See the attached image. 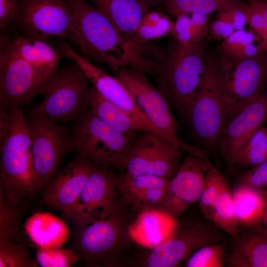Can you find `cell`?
<instances>
[{
	"label": "cell",
	"instance_id": "cell-38",
	"mask_svg": "<svg viewBox=\"0 0 267 267\" xmlns=\"http://www.w3.org/2000/svg\"><path fill=\"white\" fill-rule=\"evenodd\" d=\"M238 185L267 191V160L242 172L239 177Z\"/></svg>",
	"mask_w": 267,
	"mask_h": 267
},
{
	"label": "cell",
	"instance_id": "cell-2",
	"mask_svg": "<svg viewBox=\"0 0 267 267\" xmlns=\"http://www.w3.org/2000/svg\"><path fill=\"white\" fill-rule=\"evenodd\" d=\"M22 107L0 112V192L20 209L44 187L34 168L30 134Z\"/></svg>",
	"mask_w": 267,
	"mask_h": 267
},
{
	"label": "cell",
	"instance_id": "cell-11",
	"mask_svg": "<svg viewBox=\"0 0 267 267\" xmlns=\"http://www.w3.org/2000/svg\"><path fill=\"white\" fill-rule=\"evenodd\" d=\"M13 22L18 32L46 41L53 37L67 39L74 13L68 0H17Z\"/></svg>",
	"mask_w": 267,
	"mask_h": 267
},
{
	"label": "cell",
	"instance_id": "cell-19",
	"mask_svg": "<svg viewBox=\"0 0 267 267\" xmlns=\"http://www.w3.org/2000/svg\"><path fill=\"white\" fill-rule=\"evenodd\" d=\"M96 167L88 159L77 154L47 186L40 203L48 208L60 210L65 217Z\"/></svg>",
	"mask_w": 267,
	"mask_h": 267
},
{
	"label": "cell",
	"instance_id": "cell-39",
	"mask_svg": "<svg viewBox=\"0 0 267 267\" xmlns=\"http://www.w3.org/2000/svg\"><path fill=\"white\" fill-rule=\"evenodd\" d=\"M248 5L239 0L231 6L218 11L217 18L232 25L235 30L244 29L247 24Z\"/></svg>",
	"mask_w": 267,
	"mask_h": 267
},
{
	"label": "cell",
	"instance_id": "cell-41",
	"mask_svg": "<svg viewBox=\"0 0 267 267\" xmlns=\"http://www.w3.org/2000/svg\"><path fill=\"white\" fill-rule=\"evenodd\" d=\"M166 188L155 187L144 190L136 197L132 206L141 210V212L152 210L162 199Z\"/></svg>",
	"mask_w": 267,
	"mask_h": 267
},
{
	"label": "cell",
	"instance_id": "cell-43",
	"mask_svg": "<svg viewBox=\"0 0 267 267\" xmlns=\"http://www.w3.org/2000/svg\"><path fill=\"white\" fill-rule=\"evenodd\" d=\"M235 31L232 25L217 18L210 25L208 32L214 40H224Z\"/></svg>",
	"mask_w": 267,
	"mask_h": 267
},
{
	"label": "cell",
	"instance_id": "cell-17",
	"mask_svg": "<svg viewBox=\"0 0 267 267\" xmlns=\"http://www.w3.org/2000/svg\"><path fill=\"white\" fill-rule=\"evenodd\" d=\"M116 189L115 176L109 169L97 166L65 218L78 222L106 217L118 202Z\"/></svg>",
	"mask_w": 267,
	"mask_h": 267
},
{
	"label": "cell",
	"instance_id": "cell-45",
	"mask_svg": "<svg viewBox=\"0 0 267 267\" xmlns=\"http://www.w3.org/2000/svg\"><path fill=\"white\" fill-rule=\"evenodd\" d=\"M190 23V17L187 14H181L177 17V20L174 23L171 31L173 36L189 29Z\"/></svg>",
	"mask_w": 267,
	"mask_h": 267
},
{
	"label": "cell",
	"instance_id": "cell-35",
	"mask_svg": "<svg viewBox=\"0 0 267 267\" xmlns=\"http://www.w3.org/2000/svg\"><path fill=\"white\" fill-rule=\"evenodd\" d=\"M255 42L263 43L261 38L251 28L248 31L244 29L235 30L229 37L223 40L220 48L222 55L229 59H244L246 58L248 45Z\"/></svg>",
	"mask_w": 267,
	"mask_h": 267
},
{
	"label": "cell",
	"instance_id": "cell-31",
	"mask_svg": "<svg viewBox=\"0 0 267 267\" xmlns=\"http://www.w3.org/2000/svg\"><path fill=\"white\" fill-rule=\"evenodd\" d=\"M173 24L167 17L157 12L146 13L137 29L134 43L142 52L146 42L171 32Z\"/></svg>",
	"mask_w": 267,
	"mask_h": 267
},
{
	"label": "cell",
	"instance_id": "cell-1",
	"mask_svg": "<svg viewBox=\"0 0 267 267\" xmlns=\"http://www.w3.org/2000/svg\"><path fill=\"white\" fill-rule=\"evenodd\" d=\"M68 0L74 22L67 39L76 44L86 57L105 64L116 72L134 67L151 75L155 62L144 56L101 10L85 0Z\"/></svg>",
	"mask_w": 267,
	"mask_h": 267
},
{
	"label": "cell",
	"instance_id": "cell-46",
	"mask_svg": "<svg viewBox=\"0 0 267 267\" xmlns=\"http://www.w3.org/2000/svg\"><path fill=\"white\" fill-rule=\"evenodd\" d=\"M259 230L267 236V205L262 221Z\"/></svg>",
	"mask_w": 267,
	"mask_h": 267
},
{
	"label": "cell",
	"instance_id": "cell-16",
	"mask_svg": "<svg viewBox=\"0 0 267 267\" xmlns=\"http://www.w3.org/2000/svg\"><path fill=\"white\" fill-rule=\"evenodd\" d=\"M174 176L170 179L164 195L152 210L177 221L192 204L199 201L205 171L202 159L188 153Z\"/></svg>",
	"mask_w": 267,
	"mask_h": 267
},
{
	"label": "cell",
	"instance_id": "cell-48",
	"mask_svg": "<svg viewBox=\"0 0 267 267\" xmlns=\"http://www.w3.org/2000/svg\"><path fill=\"white\" fill-rule=\"evenodd\" d=\"M148 6L163 5L168 0H142Z\"/></svg>",
	"mask_w": 267,
	"mask_h": 267
},
{
	"label": "cell",
	"instance_id": "cell-26",
	"mask_svg": "<svg viewBox=\"0 0 267 267\" xmlns=\"http://www.w3.org/2000/svg\"><path fill=\"white\" fill-rule=\"evenodd\" d=\"M91 111L115 131L134 136L142 132L136 121L128 113L106 99L93 86L90 92Z\"/></svg>",
	"mask_w": 267,
	"mask_h": 267
},
{
	"label": "cell",
	"instance_id": "cell-49",
	"mask_svg": "<svg viewBox=\"0 0 267 267\" xmlns=\"http://www.w3.org/2000/svg\"><path fill=\"white\" fill-rule=\"evenodd\" d=\"M249 2V4L255 2H259V1H262L264 0H247Z\"/></svg>",
	"mask_w": 267,
	"mask_h": 267
},
{
	"label": "cell",
	"instance_id": "cell-25",
	"mask_svg": "<svg viewBox=\"0 0 267 267\" xmlns=\"http://www.w3.org/2000/svg\"><path fill=\"white\" fill-rule=\"evenodd\" d=\"M233 267H267V236L257 232L240 238L228 258Z\"/></svg>",
	"mask_w": 267,
	"mask_h": 267
},
{
	"label": "cell",
	"instance_id": "cell-32",
	"mask_svg": "<svg viewBox=\"0 0 267 267\" xmlns=\"http://www.w3.org/2000/svg\"><path fill=\"white\" fill-rule=\"evenodd\" d=\"M21 209L13 206L0 192V241L26 242L21 234Z\"/></svg>",
	"mask_w": 267,
	"mask_h": 267
},
{
	"label": "cell",
	"instance_id": "cell-4",
	"mask_svg": "<svg viewBox=\"0 0 267 267\" xmlns=\"http://www.w3.org/2000/svg\"><path fill=\"white\" fill-rule=\"evenodd\" d=\"M220 57L208 54L196 94L184 116L194 138L208 150L220 148L226 122Z\"/></svg>",
	"mask_w": 267,
	"mask_h": 267
},
{
	"label": "cell",
	"instance_id": "cell-5",
	"mask_svg": "<svg viewBox=\"0 0 267 267\" xmlns=\"http://www.w3.org/2000/svg\"><path fill=\"white\" fill-rule=\"evenodd\" d=\"M127 218L118 201L106 217L73 222L74 250L89 266L118 265L128 239L132 236Z\"/></svg>",
	"mask_w": 267,
	"mask_h": 267
},
{
	"label": "cell",
	"instance_id": "cell-29",
	"mask_svg": "<svg viewBox=\"0 0 267 267\" xmlns=\"http://www.w3.org/2000/svg\"><path fill=\"white\" fill-rule=\"evenodd\" d=\"M240 0H168L162 5L169 14L178 16L195 12L210 14L233 5Z\"/></svg>",
	"mask_w": 267,
	"mask_h": 267
},
{
	"label": "cell",
	"instance_id": "cell-27",
	"mask_svg": "<svg viewBox=\"0 0 267 267\" xmlns=\"http://www.w3.org/2000/svg\"><path fill=\"white\" fill-rule=\"evenodd\" d=\"M170 179L149 174H131L126 172L115 176L117 189L124 203L133 206L138 195L151 187H167Z\"/></svg>",
	"mask_w": 267,
	"mask_h": 267
},
{
	"label": "cell",
	"instance_id": "cell-30",
	"mask_svg": "<svg viewBox=\"0 0 267 267\" xmlns=\"http://www.w3.org/2000/svg\"><path fill=\"white\" fill-rule=\"evenodd\" d=\"M267 160V128L262 126L237 155L234 166L247 170Z\"/></svg>",
	"mask_w": 267,
	"mask_h": 267
},
{
	"label": "cell",
	"instance_id": "cell-20",
	"mask_svg": "<svg viewBox=\"0 0 267 267\" xmlns=\"http://www.w3.org/2000/svg\"><path fill=\"white\" fill-rule=\"evenodd\" d=\"M0 47L4 48L35 68L52 75L64 56L46 41L19 34L10 37L1 34Z\"/></svg>",
	"mask_w": 267,
	"mask_h": 267
},
{
	"label": "cell",
	"instance_id": "cell-37",
	"mask_svg": "<svg viewBox=\"0 0 267 267\" xmlns=\"http://www.w3.org/2000/svg\"><path fill=\"white\" fill-rule=\"evenodd\" d=\"M36 249V260L42 267H69L81 259L74 249L62 247Z\"/></svg>",
	"mask_w": 267,
	"mask_h": 267
},
{
	"label": "cell",
	"instance_id": "cell-21",
	"mask_svg": "<svg viewBox=\"0 0 267 267\" xmlns=\"http://www.w3.org/2000/svg\"><path fill=\"white\" fill-rule=\"evenodd\" d=\"M25 233L36 247H62L70 237L71 232L61 219L48 212H37L23 225Z\"/></svg>",
	"mask_w": 267,
	"mask_h": 267
},
{
	"label": "cell",
	"instance_id": "cell-13",
	"mask_svg": "<svg viewBox=\"0 0 267 267\" xmlns=\"http://www.w3.org/2000/svg\"><path fill=\"white\" fill-rule=\"evenodd\" d=\"M52 75L39 70L0 47V112L23 106L33 97L43 94Z\"/></svg>",
	"mask_w": 267,
	"mask_h": 267
},
{
	"label": "cell",
	"instance_id": "cell-44",
	"mask_svg": "<svg viewBox=\"0 0 267 267\" xmlns=\"http://www.w3.org/2000/svg\"><path fill=\"white\" fill-rule=\"evenodd\" d=\"M208 31V24L201 25L190 23L189 31L191 42L197 43L202 41Z\"/></svg>",
	"mask_w": 267,
	"mask_h": 267
},
{
	"label": "cell",
	"instance_id": "cell-33",
	"mask_svg": "<svg viewBox=\"0 0 267 267\" xmlns=\"http://www.w3.org/2000/svg\"><path fill=\"white\" fill-rule=\"evenodd\" d=\"M26 242L0 241V267H37Z\"/></svg>",
	"mask_w": 267,
	"mask_h": 267
},
{
	"label": "cell",
	"instance_id": "cell-40",
	"mask_svg": "<svg viewBox=\"0 0 267 267\" xmlns=\"http://www.w3.org/2000/svg\"><path fill=\"white\" fill-rule=\"evenodd\" d=\"M246 14L247 24L261 38L267 50V31L265 24L261 1L248 4Z\"/></svg>",
	"mask_w": 267,
	"mask_h": 267
},
{
	"label": "cell",
	"instance_id": "cell-12",
	"mask_svg": "<svg viewBox=\"0 0 267 267\" xmlns=\"http://www.w3.org/2000/svg\"><path fill=\"white\" fill-rule=\"evenodd\" d=\"M222 236L211 225L202 222L178 223L168 238L135 259L133 265L143 267H174L186 260L199 248L221 241Z\"/></svg>",
	"mask_w": 267,
	"mask_h": 267
},
{
	"label": "cell",
	"instance_id": "cell-28",
	"mask_svg": "<svg viewBox=\"0 0 267 267\" xmlns=\"http://www.w3.org/2000/svg\"><path fill=\"white\" fill-rule=\"evenodd\" d=\"M208 218L219 228L235 239L238 235V223L234 212L232 192L224 178L219 195Z\"/></svg>",
	"mask_w": 267,
	"mask_h": 267
},
{
	"label": "cell",
	"instance_id": "cell-23",
	"mask_svg": "<svg viewBox=\"0 0 267 267\" xmlns=\"http://www.w3.org/2000/svg\"><path fill=\"white\" fill-rule=\"evenodd\" d=\"M232 196L238 224L252 226L259 230L267 205V191L237 185Z\"/></svg>",
	"mask_w": 267,
	"mask_h": 267
},
{
	"label": "cell",
	"instance_id": "cell-14",
	"mask_svg": "<svg viewBox=\"0 0 267 267\" xmlns=\"http://www.w3.org/2000/svg\"><path fill=\"white\" fill-rule=\"evenodd\" d=\"M181 150L152 133L142 132L133 140L123 163L122 173L171 179L182 162Z\"/></svg>",
	"mask_w": 267,
	"mask_h": 267
},
{
	"label": "cell",
	"instance_id": "cell-10",
	"mask_svg": "<svg viewBox=\"0 0 267 267\" xmlns=\"http://www.w3.org/2000/svg\"><path fill=\"white\" fill-rule=\"evenodd\" d=\"M220 63L225 90L227 121L265 89L267 82V53L237 60L222 55Z\"/></svg>",
	"mask_w": 267,
	"mask_h": 267
},
{
	"label": "cell",
	"instance_id": "cell-36",
	"mask_svg": "<svg viewBox=\"0 0 267 267\" xmlns=\"http://www.w3.org/2000/svg\"><path fill=\"white\" fill-rule=\"evenodd\" d=\"M225 244L218 242L206 244L196 250L186 260V267H222Z\"/></svg>",
	"mask_w": 267,
	"mask_h": 267
},
{
	"label": "cell",
	"instance_id": "cell-6",
	"mask_svg": "<svg viewBox=\"0 0 267 267\" xmlns=\"http://www.w3.org/2000/svg\"><path fill=\"white\" fill-rule=\"evenodd\" d=\"M74 152L97 166L115 167L122 172V164L134 136L118 133L89 109L71 127Z\"/></svg>",
	"mask_w": 267,
	"mask_h": 267
},
{
	"label": "cell",
	"instance_id": "cell-3",
	"mask_svg": "<svg viewBox=\"0 0 267 267\" xmlns=\"http://www.w3.org/2000/svg\"><path fill=\"white\" fill-rule=\"evenodd\" d=\"M205 54L202 41L182 44L175 40L151 75L171 108L183 117L198 89Z\"/></svg>",
	"mask_w": 267,
	"mask_h": 267
},
{
	"label": "cell",
	"instance_id": "cell-50",
	"mask_svg": "<svg viewBox=\"0 0 267 267\" xmlns=\"http://www.w3.org/2000/svg\"></svg>",
	"mask_w": 267,
	"mask_h": 267
},
{
	"label": "cell",
	"instance_id": "cell-34",
	"mask_svg": "<svg viewBox=\"0 0 267 267\" xmlns=\"http://www.w3.org/2000/svg\"><path fill=\"white\" fill-rule=\"evenodd\" d=\"M202 160L204 163L205 175L199 202L202 211L208 217L225 178L212 165L208 157Z\"/></svg>",
	"mask_w": 267,
	"mask_h": 267
},
{
	"label": "cell",
	"instance_id": "cell-7",
	"mask_svg": "<svg viewBox=\"0 0 267 267\" xmlns=\"http://www.w3.org/2000/svg\"><path fill=\"white\" fill-rule=\"evenodd\" d=\"M90 83L75 62L57 68L45 86L44 99L33 109L57 123L74 122L90 109Z\"/></svg>",
	"mask_w": 267,
	"mask_h": 267
},
{
	"label": "cell",
	"instance_id": "cell-24",
	"mask_svg": "<svg viewBox=\"0 0 267 267\" xmlns=\"http://www.w3.org/2000/svg\"><path fill=\"white\" fill-rule=\"evenodd\" d=\"M176 222L158 211H144L131 229L132 236L143 245L153 248L168 238Z\"/></svg>",
	"mask_w": 267,
	"mask_h": 267
},
{
	"label": "cell",
	"instance_id": "cell-47",
	"mask_svg": "<svg viewBox=\"0 0 267 267\" xmlns=\"http://www.w3.org/2000/svg\"><path fill=\"white\" fill-rule=\"evenodd\" d=\"M261 6L265 24L267 31V0H264L261 1Z\"/></svg>",
	"mask_w": 267,
	"mask_h": 267
},
{
	"label": "cell",
	"instance_id": "cell-15",
	"mask_svg": "<svg viewBox=\"0 0 267 267\" xmlns=\"http://www.w3.org/2000/svg\"><path fill=\"white\" fill-rule=\"evenodd\" d=\"M61 45L64 56L77 63L99 93L131 116L139 125L142 132H151L167 140L148 120L127 89L117 77L104 72L93 64L88 58L75 51L66 43L63 42Z\"/></svg>",
	"mask_w": 267,
	"mask_h": 267
},
{
	"label": "cell",
	"instance_id": "cell-18",
	"mask_svg": "<svg viewBox=\"0 0 267 267\" xmlns=\"http://www.w3.org/2000/svg\"><path fill=\"white\" fill-rule=\"evenodd\" d=\"M267 120V90L265 89L225 125L220 148L228 167L254 134Z\"/></svg>",
	"mask_w": 267,
	"mask_h": 267
},
{
	"label": "cell",
	"instance_id": "cell-9",
	"mask_svg": "<svg viewBox=\"0 0 267 267\" xmlns=\"http://www.w3.org/2000/svg\"><path fill=\"white\" fill-rule=\"evenodd\" d=\"M29 130L35 171L44 186L60 171L67 154L74 151L71 128L33 109L25 115Z\"/></svg>",
	"mask_w": 267,
	"mask_h": 267
},
{
	"label": "cell",
	"instance_id": "cell-8",
	"mask_svg": "<svg viewBox=\"0 0 267 267\" xmlns=\"http://www.w3.org/2000/svg\"><path fill=\"white\" fill-rule=\"evenodd\" d=\"M145 73L139 68L126 67L120 70L116 77L127 89L148 120L169 141L200 159L206 157V150L179 137L178 124L171 107L159 89L148 80Z\"/></svg>",
	"mask_w": 267,
	"mask_h": 267
},
{
	"label": "cell",
	"instance_id": "cell-22",
	"mask_svg": "<svg viewBox=\"0 0 267 267\" xmlns=\"http://www.w3.org/2000/svg\"><path fill=\"white\" fill-rule=\"evenodd\" d=\"M133 42L149 6L142 0H90Z\"/></svg>",
	"mask_w": 267,
	"mask_h": 267
},
{
	"label": "cell",
	"instance_id": "cell-42",
	"mask_svg": "<svg viewBox=\"0 0 267 267\" xmlns=\"http://www.w3.org/2000/svg\"><path fill=\"white\" fill-rule=\"evenodd\" d=\"M18 7L17 0H0V27L5 28L13 22Z\"/></svg>",
	"mask_w": 267,
	"mask_h": 267
}]
</instances>
